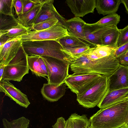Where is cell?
<instances>
[{
    "label": "cell",
    "instance_id": "6da1fadb",
    "mask_svg": "<svg viewBox=\"0 0 128 128\" xmlns=\"http://www.w3.org/2000/svg\"><path fill=\"white\" fill-rule=\"evenodd\" d=\"M114 53L93 61L88 58L86 54H83L70 61L71 70L75 73H95L110 77L120 65L118 59L115 56Z\"/></svg>",
    "mask_w": 128,
    "mask_h": 128
},
{
    "label": "cell",
    "instance_id": "7a4b0ae2",
    "mask_svg": "<svg viewBox=\"0 0 128 128\" xmlns=\"http://www.w3.org/2000/svg\"><path fill=\"white\" fill-rule=\"evenodd\" d=\"M128 100L100 108L90 118L93 128H118L125 124Z\"/></svg>",
    "mask_w": 128,
    "mask_h": 128
},
{
    "label": "cell",
    "instance_id": "3957f363",
    "mask_svg": "<svg viewBox=\"0 0 128 128\" xmlns=\"http://www.w3.org/2000/svg\"><path fill=\"white\" fill-rule=\"evenodd\" d=\"M110 77L102 75L82 94L77 95L76 100L84 108L97 106L110 90Z\"/></svg>",
    "mask_w": 128,
    "mask_h": 128
},
{
    "label": "cell",
    "instance_id": "277c9868",
    "mask_svg": "<svg viewBox=\"0 0 128 128\" xmlns=\"http://www.w3.org/2000/svg\"><path fill=\"white\" fill-rule=\"evenodd\" d=\"M22 46L25 52L28 56H47L69 61L66 54L62 51V46L56 41L26 42H23Z\"/></svg>",
    "mask_w": 128,
    "mask_h": 128
},
{
    "label": "cell",
    "instance_id": "5b68a950",
    "mask_svg": "<svg viewBox=\"0 0 128 128\" xmlns=\"http://www.w3.org/2000/svg\"><path fill=\"white\" fill-rule=\"evenodd\" d=\"M28 55L22 46L16 56L6 66L2 79L20 82L29 72Z\"/></svg>",
    "mask_w": 128,
    "mask_h": 128
},
{
    "label": "cell",
    "instance_id": "8992f818",
    "mask_svg": "<svg viewBox=\"0 0 128 128\" xmlns=\"http://www.w3.org/2000/svg\"><path fill=\"white\" fill-rule=\"evenodd\" d=\"M46 66L48 72V83L60 85L69 75L70 61L45 56H41Z\"/></svg>",
    "mask_w": 128,
    "mask_h": 128
},
{
    "label": "cell",
    "instance_id": "52a82bcc",
    "mask_svg": "<svg viewBox=\"0 0 128 128\" xmlns=\"http://www.w3.org/2000/svg\"><path fill=\"white\" fill-rule=\"evenodd\" d=\"M69 35L67 29L60 21L48 28L38 31L30 30L27 34L17 38L22 42L30 41L54 40L59 42Z\"/></svg>",
    "mask_w": 128,
    "mask_h": 128
},
{
    "label": "cell",
    "instance_id": "ba28073f",
    "mask_svg": "<svg viewBox=\"0 0 128 128\" xmlns=\"http://www.w3.org/2000/svg\"><path fill=\"white\" fill-rule=\"evenodd\" d=\"M102 75L95 73H75L69 75L64 83L77 95L80 94Z\"/></svg>",
    "mask_w": 128,
    "mask_h": 128
},
{
    "label": "cell",
    "instance_id": "9c48e42d",
    "mask_svg": "<svg viewBox=\"0 0 128 128\" xmlns=\"http://www.w3.org/2000/svg\"><path fill=\"white\" fill-rule=\"evenodd\" d=\"M118 28L117 26H108L96 24L86 23L84 30L86 38L97 46H102V38Z\"/></svg>",
    "mask_w": 128,
    "mask_h": 128
},
{
    "label": "cell",
    "instance_id": "30bf717a",
    "mask_svg": "<svg viewBox=\"0 0 128 128\" xmlns=\"http://www.w3.org/2000/svg\"><path fill=\"white\" fill-rule=\"evenodd\" d=\"M0 91L5 93L11 100L20 106L27 108L30 104L27 96L16 88L9 80H0Z\"/></svg>",
    "mask_w": 128,
    "mask_h": 128
},
{
    "label": "cell",
    "instance_id": "8fae6325",
    "mask_svg": "<svg viewBox=\"0 0 128 128\" xmlns=\"http://www.w3.org/2000/svg\"><path fill=\"white\" fill-rule=\"evenodd\" d=\"M96 1V0H67L66 2L75 16L83 17L94 12Z\"/></svg>",
    "mask_w": 128,
    "mask_h": 128
},
{
    "label": "cell",
    "instance_id": "7c38bea8",
    "mask_svg": "<svg viewBox=\"0 0 128 128\" xmlns=\"http://www.w3.org/2000/svg\"><path fill=\"white\" fill-rule=\"evenodd\" d=\"M54 0H46L34 22V24L54 17L56 18L67 29L66 20L57 11Z\"/></svg>",
    "mask_w": 128,
    "mask_h": 128
},
{
    "label": "cell",
    "instance_id": "4fadbf2b",
    "mask_svg": "<svg viewBox=\"0 0 128 128\" xmlns=\"http://www.w3.org/2000/svg\"><path fill=\"white\" fill-rule=\"evenodd\" d=\"M23 42L17 38L6 43L0 48V64L5 66L16 56Z\"/></svg>",
    "mask_w": 128,
    "mask_h": 128
},
{
    "label": "cell",
    "instance_id": "5bb4252c",
    "mask_svg": "<svg viewBox=\"0 0 128 128\" xmlns=\"http://www.w3.org/2000/svg\"><path fill=\"white\" fill-rule=\"evenodd\" d=\"M66 85L64 83L60 85L44 84L41 90L43 98L50 102L57 101L65 94Z\"/></svg>",
    "mask_w": 128,
    "mask_h": 128
},
{
    "label": "cell",
    "instance_id": "9a60e30c",
    "mask_svg": "<svg viewBox=\"0 0 128 128\" xmlns=\"http://www.w3.org/2000/svg\"><path fill=\"white\" fill-rule=\"evenodd\" d=\"M110 78V90L128 87V66L120 64Z\"/></svg>",
    "mask_w": 128,
    "mask_h": 128
},
{
    "label": "cell",
    "instance_id": "2e32d148",
    "mask_svg": "<svg viewBox=\"0 0 128 128\" xmlns=\"http://www.w3.org/2000/svg\"><path fill=\"white\" fill-rule=\"evenodd\" d=\"M128 99V87L109 90L106 96L97 106L103 108Z\"/></svg>",
    "mask_w": 128,
    "mask_h": 128
},
{
    "label": "cell",
    "instance_id": "e0dca14e",
    "mask_svg": "<svg viewBox=\"0 0 128 128\" xmlns=\"http://www.w3.org/2000/svg\"><path fill=\"white\" fill-rule=\"evenodd\" d=\"M46 0L35 6L30 10L17 18L19 24L32 30L34 22Z\"/></svg>",
    "mask_w": 128,
    "mask_h": 128
},
{
    "label": "cell",
    "instance_id": "ac0fdd59",
    "mask_svg": "<svg viewBox=\"0 0 128 128\" xmlns=\"http://www.w3.org/2000/svg\"><path fill=\"white\" fill-rule=\"evenodd\" d=\"M66 22L67 30L70 34L89 42L86 38L84 30L86 23L82 18L79 17L75 16L66 20Z\"/></svg>",
    "mask_w": 128,
    "mask_h": 128
},
{
    "label": "cell",
    "instance_id": "d6986e66",
    "mask_svg": "<svg viewBox=\"0 0 128 128\" xmlns=\"http://www.w3.org/2000/svg\"><path fill=\"white\" fill-rule=\"evenodd\" d=\"M121 0H96V8L98 13L104 16L116 13Z\"/></svg>",
    "mask_w": 128,
    "mask_h": 128
},
{
    "label": "cell",
    "instance_id": "ffe728a7",
    "mask_svg": "<svg viewBox=\"0 0 128 128\" xmlns=\"http://www.w3.org/2000/svg\"><path fill=\"white\" fill-rule=\"evenodd\" d=\"M58 42L63 49H68L84 46H89L92 47L97 46L90 42L74 36L69 32V35L59 40Z\"/></svg>",
    "mask_w": 128,
    "mask_h": 128
},
{
    "label": "cell",
    "instance_id": "44dd1931",
    "mask_svg": "<svg viewBox=\"0 0 128 128\" xmlns=\"http://www.w3.org/2000/svg\"><path fill=\"white\" fill-rule=\"evenodd\" d=\"M117 48L108 46H98L92 47L86 54L90 60L93 61L110 55Z\"/></svg>",
    "mask_w": 128,
    "mask_h": 128
},
{
    "label": "cell",
    "instance_id": "7402d4cb",
    "mask_svg": "<svg viewBox=\"0 0 128 128\" xmlns=\"http://www.w3.org/2000/svg\"><path fill=\"white\" fill-rule=\"evenodd\" d=\"M0 35L18 25L19 23L14 16L0 14Z\"/></svg>",
    "mask_w": 128,
    "mask_h": 128
},
{
    "label": "cell",
    "instance_id": "603a6c76",
    "mask_svg": "<svg viewBox=\"0 0 128 128\" xmlns=\"http://www.w3.org/2000/svg\"><path fill=\"white\" fill-rule=\"evenodd\" d=\"M89 46H84L68 49H63L62 51L66 54L68 60L70 61L86 54L92 49Z\"/></svg>",
    "mask_w": 128,
    "mask_h": 128
},
{
    "label": "cell",
    "instance_id": "cb8c5ba5",
    "mask_svg": "<svg viewBox=\"0 0 128 128\" xmlns=\"http://www.w3.org/2000/svg\"><path fill=\"white\" fill-rule=\"evenodd\" d=\"M40 56H27V59L29 69L32 73L37 76L44 78L47 79L46 76L42 70L39 61Z\"/></svg>",
    "mask_w": 128,
    "mask_h": 128
},
{
    "label": "cell",
    "instance_id": "d4e9b609",
    "mask_svg": "<svg viewBox=\"0 0 128 128\" xmlns=\"http://www.w3.org/2000/svg\"><path fill=\"white\" fill-rule=\"evenodd\" d=\"M2 121L4 128H28L30 122L24 116L10 122L5 118H3Z\"/></svg>",
    "mask_w": 128,
    "mask_h": 128
},
{
    "label": "cell",
    "instance_id": "484cf974",
    "mask_svg": "<svg viewBox=\"0 0 128 128\" xmlns=\"http://www.w3.org/2000/svg\"><path fill=\"white\" fill-rule=\"evenodd\" d=\"M69 117L72 122L74 128H88L90 125L89 119L85 115H80L74 113Z\"/></svg>",
    "mask_w": 128,
    "mask_h": 128
},
{
    "label": "cell",
    "instance_id": "4316f807",
    "mask_svg": "<svg viewBox=\"0 0 128 128\" xmlns=\"http://www.w3.org/2000/svg\"><path fill=\"white\" fill-rule=\"evenodd\" d=\"M30 30L19 24L17 26L5 32L2 34L0 35V36L4 35L14 39L27 34Z\"/></svg>",
    "mask_w": 128,
    "mask_h": 128
},
{
    "label": "cell",
    "instance_id": "83f0119b",
    "mask_svg": "<svg viewBox=\"0 0 128 128\" xmlns=\"http://www.w3.org/2000/svg\"><path fill=\"white\" fill-rule=\"evenodd\" d=\"M120 16L118 14H112L107 15L95 23L108 26H117L120 21Z\"/></svg>",
    "mask_w": 128,
    "mask_h": 128
},
{
    "label": "cell",
    "instance_id": "f1b7e54d",
    "mask_svg": "<svg viewBox=\"0 0 128 128\" xmlns=\"http://www.w3.org/2000/svg\"><path fill=\"white\" fill-rule=\"evenodd\" d=\"M119 33V29L118 28L104 36L102 40V46L117 47L116 44Z\"/></svg>",
    "mask_w": 128,
    "mask_h": 128
},
{
    "label": "cell",
    "instance_id": "f546056e",
    "mask_svg": "<svg viewBox=\"0 0 128 128\" xmlns=\"http://www.w3.org/2000/svg\"><path fill=\"white\" fill-rule=\"evenodd\" d=\"M59 20L56 17L48 19L44 21L34 24L32 30L39 31L48 28L55 25Z\"/></svg>",
    "mask_w": 128,
    "mask_h": 128
},
{
    "label": "cell",
    "instance_id": "4dcf8cb0",
    "mask_svg": "<svg viewBox=\"0 0 128 128\" xmlns=\"http://www.w3.org/2000/svg\"><path fill=\"white\" fill-rule=\"evenodd\" d=\"M13 0H0V13L14 16V11Z\"/></svg>",
    "mask_w": 128,
    "mask_h": 128
},
{
    "label": "cell",
    "instance_id": "1f68e13d",
    "mask_svg": "<svg viewBox=\"0 0 128 128\" xmlns=\"http://www.w3.org/2000/svg\"><path fill=\"white\" fill-rule=\"evenodd\" d=\"M119 30L120 33L116 44L117 48L128 42V25Z\"/></svg>",
    "mask_w": 128,
    "mask_h": 128
},
{
    "label": "cell",
    "instance_id": "d6a6232c",
    "mask_svg": "<svg viewBox=\"0 0 128 128\" xmlns=\"http://www.w3.org/2000/svg\"><path fill=\"white\" fill-rule=\"evenodd\" d=\"M43 0H22L23 14L31 9L36 4L42 2Z\"/></svg>",
    "mask_w": 128,
    "mask_h": 128
},
{
    "label": "cell",
    "instance_id": "836d02e7",
    "mask_svg": "<svg viewBox=\"0 0 128 128\" xmlns=\"http://www.w3.org/2000/svg\"><path fill=\"white\" fill-rule=\"evenodd\" d=\"M13 3L16 14L18 17L22 16L23 14L22 0H13Z\"/></svg>",
    "mask_w": 128,
    "mask_h": 128
},
{
    "label": "cell",
    "instance_id": "e575fe53",
    "mask_svg": "<svg viewBox=\"0 0 128 128\" xmlns=\"http://www.w3.org/2000/svg\"><path fill=\"white\" fill-rule=\"evenodd\" d=\"M128 51V42L118 47L114 52L115 56L118 59Z\"/></svg>",
    "mask_w": 128,
    "mask_h": 128
},
{
    "label": "cell",
    "instance_id": "d590c367",
    "mask_svg": "<svg viewBox=\"0 0 128 128\" xmlns=\"http://www.w3.org/2000/svg\"><path fill=\"white\" fill-rule=\"evenodd\" d=\"M66 121L62 117L58 118L56 123L52 126L53 128H65Z\"/></svg>",
    "mask_w": 128,
    "mask_h": 128
},
{
    "label": "cell",
    "instance_id": "8d00e7d4",
    "mask_svg": "<svg viewBox=\"0 0 128 128\" xmlns=\"http://www.w3.org/2000/svg\"><path fill=\"white\" fill-rule=\"evenodd\" d=\"M13 39L3 35L0 36V48L7 42Z\"/></svg>",
    "mask_w": 128,
    "mask_h": 128
},
{
    "label": "cell",
    "instance_id": "74e56055",
    "mask_svg": "<svg viewBox=\"0 0 128 128\" xmlns=\"http://www.w3.org/2000/svg\"><path fill=\"white\" fill-rule=\"evenodd\" d=\"M39 61L42 70L45 74L46 76L47 77L48 74L46 66L42 58L40 56L39 58Z\"/></svg>",
    "mask_w": 128,
    "mask_h": 128
},
{
    "label": "cell",
    "instance_id": "f35d334b",
    "mask_svg": "<svg viewBox=\"0 0 128 128\" xmlns=\"http://www.w3.org/2000/svg\"><path fill=\"white\" fill-rule=\"evenodd\" d=\"M118 59L120 64L128 66V56L124 55Z\"/></svg>",
    "mask_w": 128,
    "mask_h": 128
},
{
    "label": "cell",
    "instance_id": "ab89813d",
    "mask_svg": "<svg viewBox=\"0 0 128 128\" xmlns=\"http://www.w3.org/2000/svg\"><path fill=\"white\" fill-rule=\"evenodd\" d=\"M65 128H74L72 122L70 117L66 120Z\"/></svg>",
    "mask_w": 128,
    "mask_h": 128
},
{
    "label": "cell",
    "instance_id": "60d3db41",
    "mask_svg": "<svg viewBox=\"0 0 128 128\" xmlns=\"http://www.w3.org/2000/svg\"><path fill=\"white\" fill-rule=\"evenodd\" d=\"M6 66L0 64V80L2 79L4 71Z\"/></svg>",
    "mask_w": 128,
    "mask_h": 128
},
{
    "label": "cell",
    "instance_id": "b9f144b4",
    "mask_svg": "<svg viewBox=\"0 0 128 128\" xmlns=\"http://www.w3.org/2000/svg\"><path fill=\"white\" fill-rule=\"evenodd\" d=\"M122 3L124 4L127 13L128 14V0H121Z\"/></svg>",
    "mask_w": 128,
    "mask_h": 128
},
{
    "label": "cell",
    "instance_id": "7bdbcfd3",
    "mask_svg": "<svg viewBox=\"0 0 128 128\" xmlns=\"http://www.w3.org/2000/svg\"><path fill=\"white\" fill-rule=\"evenodd\" d=\"M125 124L128 126V112L125 119Z\"/></svg>",
    "mask_w": 128,
    "mask_h": 128
},
{
    "label": "cell",
    "instance_id": "ee69618b",
    "mask_svg": "<svg viewBox=\"0 0 128 128\" xmlns=\"http://www.w3.org/2000/svg\"><path fill=\"white\" fill-rule=\"evenodd\" d=\"M118 128H128V126L125 124Z\"/></svg>",
    "mask_w": 128,
    "mask_h": 128
},
{
    "label": "cell",
    "instance_id": "f6af8a7d",
    "mask_svg": "<svg viewBox=\"0 0 128 128\" xmlns=\"http://www.w3.org/2000/svg\"><path fill=\"white\" fill-rule=\"evenodd\" d=\"M124 55L128 56V51Z\"/></svg>",
    "mask_w": 128,
    "mask_h": 128
},
{
    "label": "cell",
    "instance_id": "bcb514c9",
    "mask_svg": "<svg viewBox=\"0 0 128 128\" xmlns=\"http://www.w3.org/2000/svg\"><path fill=\"white\" fill-rule=\"evenodd\" d=\"M88 128H93L90 126Z\"/></svg>",
    "mask_w": 128,
    "mask_h": 128
},
{
    "label": "cell",
    "instance_id": "7dc6e473",
    "mask_svg": "<svg viewBox=\"0 0 128 128\" xmlns=\"http://www.w3.org/2000/svg\"></svg>",
    "mask_w": 128,
    "mask_h": 128
}]
</instances>
